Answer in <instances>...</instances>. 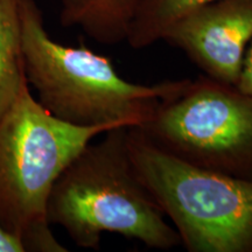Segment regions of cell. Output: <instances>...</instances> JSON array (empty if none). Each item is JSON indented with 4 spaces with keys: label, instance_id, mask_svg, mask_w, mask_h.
<instances>
[{
    "label": "cell",
    "instance_id": "obj_1",
    "mask_svg": "<svg viewBox=\"0 0 252 252\" xmlns=\"http://www.w3.org/2000/svg\"><path fill=\"white\" fill-rule=\"evenodd\" d=\"M24 72L36 100L60 121L77 126L139 127L189 78L137 84L123 78L111 60L86 46L53 40L35 0H21Z\"/></svg>",
    "mask_w": 252,
    "mask_h": 252
},
{
    "label": "cell",
    "instance_id": "obj_2",
    "mask_svg": "<svg viewBox=\"0 0 252 252\" xmlns=\"http://www.w3.org/2000/svg\"><path fill=\"white\" fill-rule=\"evenodd\" d=\"M126 130L104 132L102 140L88 144L63 169L50 190L46 219L78 248L98 250L109 232L171 250L181 245L180 236L135 174Z\"/></svg>",
    "mask_w": 252,
    "mask_h": 252
},
{
    "label": "cell",
    "instance_id": "obj_3",
    "mask_svg": "<svg viewBox=\"0 0 252 252\" xmlns=\"http://www.w3.org/2000/svg\"><path fill=\"white\" fill-rule=\"evenodd\" d=\"M112 126L60 121L28 83L0 118V228L25 252H67L50 230L46 206L56 179L94 137Z\"/></svg>",
    "mask_w": 252,
    "mask_h": 252
},
{
    "label": "cell",
    "instance_id": "obj_4",
    "mask_svg": "<svg viewBox=\"0 0 252 252\" xmlns=\"http://www.w3.org/2000/svg\"><path fill=\"white\" fill-rule=\"evenodd\" d=\"M135 174L189 252H252V179L191 165L127 127Z\"/></svg>",
    "mask_w": 252,
    "mask_h": 252
},
{
    "label": "cell",
    "instance_id": "obj_5",
    "mask_svg": "<svg viewBox=\"0 0 252 252\" xmlns=\"http://www.w3.org/2000/svg\"><path fill=\"white\" fill-rule=\"evenodd\" d=\"M191 165L252 179V94L202 74L137 127Z\"/></svg>",
    "mask_w": 252,
    "mask_h": 252
},
{
    "label": "cell",
    "instance_id": "obj_6",
    "mask_svg": "<svg viewBox=\"0 0 252 252\" xmlns=\"http://www.w3.org/2000/svg\"><path fill=\"white\" fill-rule=\"evenodd\" d=\"M252 39V0H216L178 21L162 41L181 49L206 76L236 86Z\"/></svg>",
    "mask_w": 252,
    "mask_h": 252
},
{
    "label": "cell",
    "instance_id": "obj_7",
    "mask_svg": "<svg viewBox=\"0 0 252 252\" xmlns=\"http://www.w3.org/2000/svg\"><path fill=\"white\" fill-rule=\"evenodd\" d=\"M64 27H78L100 45L126 42L135 13L144 0H59Z\"/></svg>",
    "mask_w": 252,
    "mask_h": 252
},
{
    "label": "cell",
    "instance_id": "obj_8",
    "mask_svg": "<svg viewBox=\"0 0 252 252\" xmlns=\"http://www.w3.org/2000/svg\"><path fill=\"white\" fill-rule=\"evenodd\" d=\"M21 0H0V118L27 83L21 48Z\"/></svg>",
    "mask_w": 252,
    "mask_h": 252
},
{
    "label": "cell",
    "instance_id": "obj_9",
    "mask_svg": "<svg viewBox=\"0 0 252 252\" xmlns=\"http://www.w3.org/2000/svg\"><path fill=\"white\" fill-rule=\"evenodd\" d=\"M216 0H144L135 13L126 42L143 49L162 40L171 27L196 9Z\"/></svg>",
    "mask_w": 252,
    "mask_h": 252
},
{
    "label": "cell",
    "instance_id": "obj_10",
    "mask_svg": "<svg viewBox=\"0 0 252 252\" xmlns=\"http://www.w3.org/2000/svg\"><path fill=\"white\" fill-rule=\"evenodd\" d=\"M236 88L242 93L252 94V39L245 52L243 67Z\"/></svg>",
    "mask_w": 252,
    "mask_h": 252
},
{
    "label": "cell",
    "instance_id": "obj_11",
    "mask_svg": "<svg viewBox=\"0 0 252 252\" xmlns=\"http://www.w3.org/2000/svg\"><path fill=\"white\" fill-rule=\"evenodd\" d=\"M0 252H25L20 241L0 228Z\"/></svg>",
    "mask_w": 252,
    "mask_h": 252
}]
</instances>
